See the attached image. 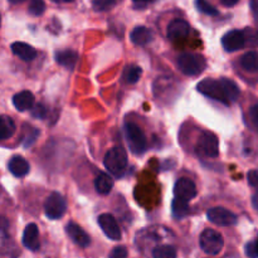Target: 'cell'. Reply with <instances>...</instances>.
<instances>
[{
  "label": "cell",
  "instance_id": "cell-8",
  "mask_svg": "<svg viewBox=\"0 0 258 258\" xmlns=\"http://www.w3.org/2000/svg\"><path fill=\"white\" fill-rule=\"evenodd\" d=\"M207 218L212 222V223L217 224L221 227H229L234 226L237 223V216L232 213L228 209L223 208V207H214V208L209 209L207 212Z\"/></svg>",
  "mask_w": 258,
  "mask_h": 258
},
{
  "label": "cell",
  "instance_id": "cell-11",
  "mask_svg": "<svg viewBox=\"0 0 258 258\" xmlns=\"http://www.w3.org/2000/svg\"><path fill=\"white\" fill-rule=\"evenodd\" d=\"M174 194L176 198L189 202L197 197V186L189 178H180L174 186Z\"/></svg>",
  "mask_w": 258,
  "mask_h": 258
},
{
  "label": "cell",
  "instance_id": "cell-42",
  "mask_svg": "<svg viewBox=\"0 0 258 258\" xmlns=\"http://www.w3.org/2000/svg\"><path fill=\"white\" fill-rule=\"evenodd\" d=\"M54 3H71V2H75V0H52Z\"/></svg>",
  "mask_w": 258,
  "mask_h": 258
},
{
  "label": "cell",
  "instance_id": "cell-22",
  "mask_svg": "<svg viewBox=\"0 0 258 258\" xmlns=\"http://www.w3.org/2000/svg\"><path fill=\"white\" fill-rule=\"evenodd\" d=\"M239 63H241V67L247 72H258V53L254 50L244 53Z\"/></svg>",
  "mask_w": 258,
  "mask_h": 258
},
{
  "label": "cell",
  "instance_id": "cell-19",
  "mask_svg": "<svg viewBox=\"0 0 258 258\" xmlns=\"http://www.w3.org/2000/svg\"><path fill=\"white\" fill-rule=\"evenodd\" d=\"M130 39L136 45H146L154 39V33L146 27H136L131 32Z\"/></svg>",
  "mask_w": 258,
  "mask_h": 258
},
{
  "label": "cell",
  "instance_id": "cell-25",
  "mask_svg": "<svg viewBox=\"0 0 258 258\" xmlns=\"http://www.w3.org/2000/svg\"><path fill=\"white\" fill-rule=\"evenodd\" d=\"M171 212H173V217L176 219H181L189 214V202L183 201L180 198H174L173 203H171Z\"/></svg>",
  "mask_w": 258,
  "mask_h": 258
},
{
  "label": "cell",
  "instance_id": "cell-12",
  "mask_svg": "<svg viewBox=\"0 0 258 258\" xmlns=\"http://www.w3.org/2000/svg\"><path fill=\"white\" fill-rule=\"evenodd\" d=\"M190 32V25L183 19H174L168 25V38L171 40L184 39Z\"/></svg>",
  "mask_w": 258,
  "mask_h": 258
},
{
  "label": "cell",
  "instance_id": "cell-37",
  "mask_svg": "<svg viewBox=\"0 0 258 258\" xmlns=\"http://www.w3.org/2000/svg\"><path fill=\"white\" fill-rule=\"evenodd\" d=\"M222 4L226 5V7H234L239 0H221Z\"/></svg>",
  "mask_w": 258,
  "mask_h": 258
},
{
  "label": "cell",
  "instance_id": "cell-35",
  "mask_svg": "<svg viewBox=\"0 0 258 258\" xmlns=\"http://www.w3.org/2000/svg\"><path fill=\"white\" fill-rule=\"evenodd\" d=\"M32 116L33 117H37V118H44L45 115H47V108L44 107L43 105L38 103L35 105L34 107H32Z\"/></svg>",
  "mask_w": 258,
  "mask_h": 258
},
{
  "label": "cell",
  "instance_id": "cell-6",
  "mask_svg": "<svg viewBox=\"0 0 258 258\" xmlns=\"http://www.w3.org/2000/svg\"><path fill=\"white\" fill-rule=\"evenodd\" d=\"M197 151L206 158H217L219 155V140L211 131H203L197 141Z\"/></svg>",
  "mask_w": 258,
  "mask_h": 258
},
{
  "label": "cell",
  "instance_id": "cell-14",
  "mask_svg": "<svg viewBox=\"0 0 258 258\" xmlns=\"http://www.w3.org/2000/svg\"><path fill=\"white\" fill-rule=\"evenodd\" d=\"M23 244L30 251L39 249V231L34 223H30L25 227L24 233H23Z\"/></svg>",
  "mask_w": 258,
  "mask_h": 258
},
{
  "label": "cell",
  "instance_id": "cell-27",
  "mask_svg": "<svg viewBox=\"0 0 258 258\" xmlns=\"http://www.w3.org/2000/svg\"><path fill=\"white\" fill-rule=\"evenodd\" d=\"M38 136H39V131H38V128L33 127V126H29V125H28V128H27V126H24V136H23V145H24V148H29V146H32L33 144H34V141L37 140Z\"/></svg>",
  "mask_w": 258,
  "mask_h": 258
},
{
  "label": "cell",
  "instance_id": "cell-1",
  "mask_svg": "<svg viewBox=\"0 0 258 258\" xmlns=\"http://www.w3.org/2000/svg\"><path fill=\"white\" fill-rule=\"evenodd\" d=\"M103 164L112 175L120 178L125 174L126 168H127V154L122 148L115 146L106 153Z\"/></svg>",
  "mask_w": 258,
  "mask_h": 258
},
{
  "label": "cell",
  "instance_id": "cell-29",
  "mask_svg": "<svg viewBox=\"0 0 258 258\" xmlns=\"http://www.w3.org/2000/svg\"><path fill=\"white\" fill-rule=\"evenodd\" d=\"M44 10L45 4L43 0H29V8H28L29 14L34 15V17H39L44 13Z\"/></svg>",
  "mask_w": 258,
  "mask_h": 258
},
{
  "label": "cell",
  "instance_id": "cell-21",
  "mask_svg": "<svg viewBox=\"0 0 258 258\" xmlns=\"http://www.w3.org/2000/svg\"><path fill=\"white\" fill-rule=\"evenodd\" d=\"M15 130V123L12 117L5 115H0V141L10 139L14 135Z\"/></svg>",
  "mask_w": 258,
  "mask_h": 258
},
{
  "label": "cell",
  "instance_id": "cell-36",
  "mask_svg": "<svg viewBox=\"0 0 258 258\" xmlns=\"http://www.w3.org/2000/svg\"><path fill=\"white\" fill-rule=\"evenodd\" d=\"M247 179H248V184L258 191V170H251L247 174Z\"/></svg>",
  "mask_w": 258,
  "mask_h": 258
},
{
  "label": "cell",
  "instance_id": "cell-26",
  "mask_svg": "<svg viewBox=\"0 0 258 258\" xmlns=\"http://www.w3.org/2000/svg\"><path fill=\"white\" fill-rule=\"evenodd\" d=\"M153 258H176V249L169 244H163L154 248Z\"/></svg>",
  "mask_w": 258,
  "mask_h": 258
},
{
  "label": "cell",
  "instance_id": "cell-16",
  "mask_svg": "<svg viewBox=\"0 0 258 258\" xmlns=\"http://www.w3.org/2000/svg\"><path fill=\"white\" fill-rule=\"evenodd\" d=\"M8 168H9L10 173L17 178H23L29 173L30 165L23 156H13L8 163Z\"/></svg>",
  "mask_w": 258,
  "mask_h": 258
},
{
  "label": "cell",
  "instance_id": "cell-15",
  "mask_svg": "<svg viewBox=\"0 0 258 258\" xmlns=\"http://www.w3.org/2000/svg\"><path fill=\"white\" fill-rule=\"evenodd\" d=\"M55 62L67 70H73L78 62V53L72 49L58 50L54 54Z\"/></svg>",
  "mask_w": 258,
  "mask_h": 258
},
{
  "label": "cell",
  "instance_id": "cell-43",
  "mask_svg": "<svg viewBox=\"0 0 258 258\" xmlns=\"http://www.w3.org/2000/svg\"><path fill=\"white\" fill-rule=\"evenodd\" d=\"M0 23H2V19H0Z\"/></svg>",
  "mask_w": 258,
  "mask_h": 258
},
{
  "label": "cell",
  "instance_id": "cell-33",
  "mask_svg": "<svg viewBox=\"0 0 258 258\" xmlns=\"http://www.w3.org/2000/svg\"><path fill=\"white\" fill-rule=\"evenodd\" d=\"M248 115L252 126H253L254 130L258 131V103H254L253 106H251Z\"/></svg>",
  "mask_w": 258,
  "mask_h": 258
},
{
  "label": "cell",
  "instance_id": "cell-31",
  "mask_svg": "<svg viewBox=\"0 0 258 258\" xmlns=\"http://www.w3.org/2000/svg\"><path fill=\"white\" fill-rule=\"evenodd\" d=\"M246 35V44L249 47H257L258 45V32L252 28H246L243 30Z\"/></svg>",
  "mask_w": 258,
  "mask_h": 258
},
{
  "label": "cell",
  "instance_id": "cell-39",
  "mask_svg": "<svg viewBox=\"0 0 258 258\" xmlns=\"http://www.w3.org/2000/svg\"><path fill=\"white\" fill-rule=\"evenodd\" d=\"M252 207L256 209V212H258V193L252 197Z\"/></svg>",
  "mask_w": 258,
  "mask_h": 258
},
{
  "label": "cell",
  "instance_id": "cell-5",
  "mask_svg": "<svg viewBox=\"0 0 258 258\" xmlns=\"http://www.w3.org/2000/svg\"><path fill=\"white\" fill-rule=\"evenodd\" d=\"M199 244L201 248L207 254H218L223 249L224 239L218 231L214 229H204L199 237Z\"/></svg>",
  "mask_w": 258,
  "mask_h": 258
},
{
  "label": "cell",
  "instance_id": "cell-28",
  "mask_svg": "<svg viewBox=\"0 0 258 258\" xmlns=\"http://www.w3.org/2000/svg\"><path fill=\"white\" fill-rule=\"evenodd\" d=\"M196 7L197 9L201 13L207 15H212V17H216V15L219 14L218 9L214 8L211 3H208L207 0H196Z\"/></svg>",
  "mask_w": 258,
  "mask_h": 258
},
{
  "label": "cell",
  "instance_id": "cell-10",
  "mask_svg": "<svg viewBox=\"0 0 258 258\" xmlns=\"http://www.w3.org/2000/svg\"><path fill=\"white\" fill-rule=\"evenodd\" d=\"M98 226L101 227V229L103 231V233L106 234V237H108L112 241H120L122 234H121V229L118 227L117 222L113 218L111 214L103 213L98 217Z\"/></svg>",
  "mask_w": 258,
  "mask_h": 258
},
{
  "label": "cell",
  "instance_id": "cell-40",
  "mask_svg": "<svg viewBox=\"0 0 258 258\" xmlns=\"http://www.w3.org/2000/svg\"><path fill=\"white\" fill-rule=\"evenodd\" d=\"M135 4H140V5H146V4H150V3L155 2V0H133Z\"/></svg>",
  "mask_w": 258,
  "mask_h": 258
},
{
  "label": "cell",
  "instance_id": "cell-17",
  "mask_svg": "<svg viewBox=\"0 0 258 258\" xmlns=\"http://www.w3.org/2000/svg\"><path fill=\"white\" fill-rule=\"evenodd\" d=\"M13 105L20 112L32 110L34 106V96L29 91H22L13 97Z\"/></svg>",
  "mask_w": 258,
  "mask_h": 258
},
{
  "label": "cell",
  "instance_id": "cell-9",
  "mask_svg": "<svg viewBox=\"0 0 258 258\" xmlns=\"http://www.w3.org/2000/svg\"><path fill=\"white\" fill-rule=\"evenodd\" d=\"M222 45H223V48L227 52H236V50L242 49V48L247 45L244 32L238 29L229 30L222 38Z\"/></svg>",
  "mask_w": 258,
  "mask_h": 258
},
{
  "label": "cell",
  "instance_id": "cell-41",
  "mask_svg": "<svg viewBox=\"0 0 258 258\" xmlns=\"http://www.w3.org/2000/svg\"><path fill=\"white\" fill-rule=\"evenodd\" d=\"M23 2H25V0H9L10 4H20Z\"/></svg>",
  "mask_w": 258,
  "mask_h": 258
},
{
  "label": "cell",
  "instance_id": "cell-13",
  "mask_svg": "<svg viewBox=\"0 0 258 258\" xmlns=\"http://www.w3.org/2000/svg\"><path fill=\"white\" fill-rule=\"evenodd\" d=\"M66 232H67L68 237H70L77 246L82 247V248L90 246V236H88V234L83 231L82 227H80L78 224L71 222V223H68L67 227H66Z\"/></svg>",
  "mask_w": 258,
  "mask_h": 258
},
{
  "label": "cell",
  "instance_id": "cell-18",
  "mask_svg": "<svg viewBox=\"0 0 258 258\" xmlns=\"http://www.w3.org/2000/svg\"><path fill=\"white\" fill-rule=\"evenodd\" d=\"M12 52L14 53L17 57H19L22 60H25V62L33 60L35 57H37V50H35L32 45L23 42L13 43Z\"/></svg>",
  "mask_w": 258,
  "mask_h": 258
},
{
  "label": "cell",
  "instance_id": "cell-2",
  "mask_svg": "<svg viewBox=\"0 0 258 258\" xmlns=\"http://www.w3.org/2000/svg\"><path fill=\"white\" fill-rule=\"evenodd\" d=\"M180 72H183L185 76H198L206 70V58L202 54H197V53H183L178 57L176 60Z\"/></svg>",
  "mask_w": 258,
  "mask_h": 258
},
{
  "label": "cell",
  "instance_id": "cell-24",
  "mask_svg": "<svg viewBox=\"0 0 258 258\" xmlns=\"http://www.w3.org/2000/svg\"><path fill=\"white\" fill-rule=\"evenodd\" d=\"M141 76H143V70H141V67L135 64H130L123 70L122 81L125 83H128V85H134V83L139 82Z\"/></svg>",
  "mask_w": 258,
  "mask_h": 258
},
{
  "label": "cell",
  "instance_id": "cell-34",
  "mask_svg": "<svg viewBox=\"0 0 258 258\" xmlns=\"http://www.w3.org/2000/svg\"><path fill=\"white\" fill-rule=\"evenodd\" d=\"M108 258H127V249L123 246L115 247Z\"/></svg>",
  "mask_w": 258,
  "mask_h": 258
},
{
  "label": "cell",
  "instance_id": "cell-3",
  "mask_svg": "<svg viewBox=\"0 0 258 258\" xmlns=\"http://www.w3.org/2000/svg\"><path fill=\"white\" fill-rule=\"evenodd\" d=\"M125 135L131 153L134 155H143L148 149V140L143 130L136 123L127 122L125 125Z\"/></svg>",
  "mask_w": 258,
  "mask_h": 258
},
{
  "label": "cell",
  "instance_id": "cell-38",
  "mask_svg": "<svg viewBox=\"0 0 258 258\" xmlns=\"http://www.w3.org/2000/svg\"><path fill=\"white\" fill-rule=\"evenodd\" d=\"M251 5H252V10H253L254 15L258 18V0H251Z\"/></svg>",
  "mask_w": 258,
  "mask_h": 258
},
{
  "label": "cell",
  "instance_id": "cell-4",
  "mask_svg": "<svg viewBox=\"0 0 258 258\" xmlns=\"http://www.w3.org/2000/svg\"><path fill=\"white\" fill-rule=\"evenodd\" d=\"M197 90L198 92H201L202 95L207 96V97L212 98V100H216L218 102L223 103V105H229L228 100H227L226 92H224V88L222 86L221 80H212V78H206V80L201 81L197 86Z\"/></svg>",
  "mask_w": 258,
  "mask_h": 258
},
{
  "label": "cell",
  "instance_id": "cell-23",
  "mask_svg": "<svg viewBox=\"0 0 258 258\" xmlns=\"http://www.w3.org/2000/svg\"><path fill=\"white\" fill-rule=\"evenodd\" d=\"M221 82H222V86H223V88H224V92H226L228 102L229 103L236 102L239 97V93H241V91H239V87L237 86V83L234 82V81L228 80V78H221Z\"/></svg>",
  "mask_w": 258,
  "mask_h": 258
},
{
  "label": "cell",
  "instance_id": "cell-32",
  "mask_svg": "<svg viewBox=\"0 0 258 258\" xmlns=\"http://www.w3.org/2000/svg\"><path fill=\"white\" fill-rule=\"evenodd\" d=\"M246 254L249 258H258V236L256 241L248 242L246 244Z\"/></svg>",
  "mask_w": 258,
  "mask_h": 258
},
{
  "label": "cell",
  "instance_id": "cell-30",
  "mask_svg": "<svg viewBox=\"0 0 258 258\" xmlns=\"http://www.w3.org/2000/svg\"><path fill=\"white\" fill-rule=\"evenodd\" d=\"M117 3V0H93L92 8L96 12H106L113 8Z\"/></svg>",
  "mask_w": 258,
  "mask_h": 258
},
{
  "label": "cell",
  "instance_id": "cell-7",
  "mask_svg": "<svg viewBox=\"0 0 258 258\" xmlns=\"http://www.w3.org/2000/svg\"><path fill=\"white\" fill-rule=\"evenodd\" d=\"M67 211V203L66 199L63 198L62 194L58 191H53L48 196V198L44 202V212L45 216L49 219H59L64 216Z\"/></svg>",
  "mask_w": 258,
  "mask_h": 258
},
{
  "label": "cell",
  "instance_id": "cell-20",
  "mask_svg": "<svg viewBox=\"0 0 258 258\" xmlns=\"http://www.w3.org/2000/svg\"><path fill=\"white\" fill-rule=\"evenodd\" d=\"M113 188V180L108 174L100 173L95 179V189L101 196H107Z\"/></svg>",
  "mask_w": 258,
  "mask_h": 258
}]
</instances>
